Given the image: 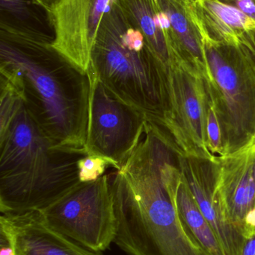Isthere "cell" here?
Segmentation results:
<instances>
[{
    "label": "cell",
    "instance_id": "8fae6325",
    "mask_svg": "<svg viewBox=\"0 0 255 255\" xmlns=\"http://www.w3.org/2000/svg\"><path fill=\"white\" fill-rule=\"evenodd\" d=\"M16 255H103L85 248L49 227L40 211L1 214Z\"/></svg>",
    "mask_w": 255,
    "mask_h": 255
},
{
    "label": "cell",
    "instance_id": "6da1fadb",
    "mask_svg": "<svg viewBox=\"0 0 255 255\" xmlns=\"http://www.w3.org/2000/svg\"><path fill=\"white\" fill-rule=\"evenodd\" d=\"M0 74L17 90L27 112L55 148L85 151L91 90L88 73L49 43H5Z\"/></svg>",
    "mask_w": 255,
    "mask_h": 255
},
{
    "label": "cell",
    "instance_id": "2e32d148",
    "mask_svg": "<svg viewBox=\"0 0 255 255\" xmlns=\"http://www.w3.org/2000/svg\"><path fill=\"white\" fill-rule=\"evenodd\" d=\"M207 134L210 151L215 157L223 156V135L217 113L209 100L208 118H207Z\"/></svg>",
    "mask_w": 255,
    "mask_h": 255
},
{
    "label": "cell",
    "instance_id": "7a4b0ae2",
    "mask_svg": "<svg viewBox=\"0 0 255 255\" xmlns=\"http://www.w3.org/2000/svg\"><path fill=\"white\" fill-rule=\"evenodd\" d=\"M85 151L55 148L23 102L0 120V211H41L80 183L77 162Z\"/></svg>",
    "mask_w": 255,
    "mask_h": 255
},
{
    "label": "cell",
    "instance_id": "3957f363",
    "mask_svg": "<svg viewBox=\"0 0 255 255\" xmlns=\"http://www.w3.org/2000/svg\"><path fill=\"white\" fill-rule=\"evenodd\" d=\"M88 70L117 97L160 124L166 106L167 70L117 0L102 21Z\"/></svg>",
    "mask_w": 255,
    "mask_h": 255
},
{
    "label": "cell",
    "instance_id": "ffe728a7",
    "mask_svg": "<svg viewBox=\"0 0 255 255\" xmlns=\"http://www.w3.org/2000/svg\"><path fill=\"white\" fill-rule=\"evenodd\" d=\"M253 55V57H254L255 59V53L254 54V55Z\"/></svg>",
    "mask_w": 255,
    "mask_h": 255
},
{
    "label": "cell",
    "instance_id": "ac0fdd59",
    "mask_svg": "<svg viewBox=\"0 0 255 255\" xmlns=\"http://www.w3.org/2000/svg\"><path fill=\"white\" fill-rule=\"evenodd\" d=\"M0 255H16L11 236L2 223H0Z\"/></svg>",
    "mask_w": 255,
    "mask_h": 255
},
{
    "label": "cell",
    "instance_id": "7c38bea8",
    "mask_svg": "<svg viewBox=\"0 0 255 255\" xmlns=\"http://www.w3.org/2000/svg\"><path fill=\"white\" fill-rule=\"evenodd\" d=\"M194 12L204 40L244 46L255 53V22L220 0H196Z\"/></svg>",
    "mask_w": 255,
    "mask_h": 255
},
{
    "label": "cell",
    "instance_id": "52a82bcc",
    "mask_svg": "<svg viewBox=\"0 0 255 255\" xmlns=\"http://www.w3.org/2000/svg\"><path fill=\"white\" fill-rule=\"evenodd\" d=\"M89 118L85 149L115 162L119 170L137 146L148 118L107 89L91 70Z\"/></svg>",
    "mask_w": 255,
    "mask_h": 255
},
{
    "label": "cell",
    "instance_id": "30bf717a",
    "mask_svg": "<svg viewBox=\"0 0 255 255\" xmlns=\"http://www.w3.org/2000/svg\"><path fill=\"white\" fill-rule=\"evenodd\" d=\"M215 163L204 159L179 156L181 172L225 253L241 255L246 238L225 217L215 191Z\"/></svg>",
    "mask_w": 255,
    "mask_h": 255
},
{
    "label": "cell",
    "instance_id": "ba28073f",
    "mask_svg": "<svg viewBox=\"0 0 255 255\" xmlns=\"http://www.w3.org/2000/svg\"><path fill=\"white\" fill-rule=\"evenodd\" d=\"M115 0H54V38L49 46L84 73L91 64L102 21Z\"/></svg>",
    "mask_w": 255,
    "mask_h": 255
},
{
    "label": "cell",
    "instance_id": "5bb4252c",
    "mask_svg": "<svg viewBox=\"0 0 255 255\" xmlns=\"http://www.w3.org/2000/svg\"><path fill=\"white\" fill-rule=\"evenodd\" d=\"M175 200L181 221L202 248L209 255H226L215 232L199 209L183 173Z\"/></svg>",
    "mask_w": 255,
    "mask_h": 255
},
{
    "label": "cell",
    "instance_id": "4fadbf2b",
    "mask_svg": "<svg viewBox=\"0 0 255 255\" xmlns=\"http://www.w3.org/2000/svg\"><path fill=\"white\" fill-rule=\"evenodd\" d=\"M196 0H157L171 25L172 46L181 62L208 78V66L205 40L194 12Z\"/></svg>",
    "mask_w": 255,
    "mask_h": 255
},
{
    "label": "cell",
    "instance_id": "8992f818",
    "mask_svg": "<svg viewBox=\"0 0 255 255\" xmlns=\"http://www.w3.org/2000/svg\"><path fill=\"white\" fill-rule=\"evenodd\" d=\"M166 106L159 125L167 133L178 154L217 163L207 134L209 97L205 79L175 60L167 70Z\"/></svg>",
    "mask_w": 255,
    "mask_h": 255
},
{
    "label": "cell",
    "instance_id": "9a60e30c",
    "mask_svg": "<svg viewBox=\"0 0 255 255\" xmlns=\"http://www.w3.org/2000/svg\"><path fill=\"white\" fill-rule=\"evenodd\" d=\"M109 166L118 169L116 163L110 159L99 155H85L77 162L79 181L80 182L97 181L105 175Z\"/></svg>",
    "mask_w": 255,
    "mask_h": 255
},
{
    "label": "cell",
    "instance_id": "5b68a950",
    "mask_svg": "<svg viewBox=\"0 0 255 255\" xmlns=\"http://www.w3.org/2000/svg\"><path fill=\"white\" fill-rule=\"evenodd\" d=\"M40 212L49 227L88 250L101 253L114 243L117 220L109 174L79 183Z\"/></svg>",
    "mask_w": 255,
    "mask_h": 255
},
{
    "label": "cell",
    "instance_id": "277c9868",
    "mask_svg": "<svg viewBox=\"0 0 255 255\" xmlns=\"http://www.w3.org/2000/svg\"><path fill=\"white\" fill-rule=\"evenodd\" d=\"M205 81L221 127L223 157L255 142V59L244 46L205 40Z\"/></svg>",
    "mask_w": 255,
    "mask_h": 255
},
{
    "label": "cell",
    "instance_id": "9c48e42d",
    "mask_svg": "<svg viewBox=\"0 0 255 255\" xmlns=\"http://www.w3.org/2000/svg\"><path fill=\"white\" fill-rule=\"evenodd\" d=\"M215 179L225 217L247 238L255 230V142L218 157Z\"/></svg>",
    "mask_w": 255,
    "mask_h": 255
},
{
    "label": "cell",
    "instance_id": "d6986e66",
    "mask_svg": "<svg viewBox=\"0 0 255 255\" xmlns=\"http://www.w3.org/2000/svg\"><path fill=\"white\" fill-rule=\"evenodd\" d=\"M241 255H255V230L246 238Z\"/></svg>",
    "mask_w": 255,
    "mask_h": 255
},
{
    "label": "cell",
    "instance_id": "e0dca14e",
    "mask_svg": "<svg viewBox=\"0 0 255 255\" xmlns=\"http://www.w3.org/2000/svg\"><path fill=\"white\" fill-rule=\"evenodd\" d=\"M235 7L255 22V0H220Z\"/></svg>",
    "mask_w": 255,
    "mask_h": 255
}]
</instances>
